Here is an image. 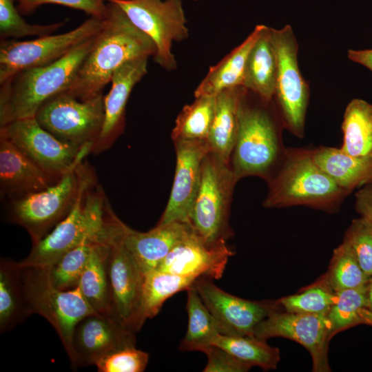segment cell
<instances>
[{"mask_svg":"<svg viewBox=\"0 0 372 372\" xmlns=\"http://www.w3.org/2000/svg\"><path fill=\"white\" fill-rule=\"evenodd\" d=\"M155 52L152 39L132 23L117 4L108 1L103 25L65 92L81 101L92 99L103 93L123 64L154 56Z\"/></svg>","mask_w":372,"mask_h":372,"instance_id":"1","label":"cell"},{"mask_svg":"<svg viewBox=\"0 0 372 372\" xmlns=\"http://www.w3.org/2000/svg\"><path fill=\"white\" fill-rule=\"evenodd\" d=\"M94 37L52 63L23 70L0 83V126L34 117L44 102L67 91L89 53Z\"/></svg>","mask_w":372,"mask_h":372,"instance_id":"2","label":"cell"},{"mask_svg":"<svg viewBox=\"0 0 372 372\" xmlns=\"http://www.w3.org/2000/svg\"><path fill=\"white\" fill-rule=\"evenodd\" d=\"M267 208L304 205L329 213L338 209L350 194L315 162L312 149H286L283 160L267 180Z\"/></svg>","mask_w":372,"mask_h":372,"instance_id":"3","label":"cell"},{"mask_svg":"<svg viewBox=\"0 0 372 372\" xmlns=\"http://www.w3.org/2000/svg\"><path fill=\"white\" fill-rule=\"evenodd\" d=\"M112 210L92 169L70 212L42 240L32 245L29 255L18 262L19 265L50 267L85 239L99 238Z\"/></svg>","mask_w":372,"mask_h":372,"instance_id":"4","label":"cell"},{"mask_svg":"<svg viewBox=\"0 0 372 372\" xmlns=\"http://www.w3.org/2000/svg\"><path fill=\"white\" fill-rule=\"evenodd\" d=\"M238 180L229 163L211 151L207 153L187 223L209 245L227 244L234 235L229 225V213Z\"/></svg>","mask_w":372,"mask_h":372,"instance_id":"5","label":"cell"},{"mask_svg":"<svg viewBox=\"0 0 372 372\" xmlns=\"http://www.w3.org/2000/svg\"><path fill=\"white\" fill-rule=\"evenodd\" d=\"M247 92L240 107L230 165L238 180L257 176L267 181L280 165L286 149L273 116L262 105L248 103Z\"/></svg>","mask_w":372,"mask_h":372,"instance_id":"6","label":"cell"},{"mask_svg":"<svg viewBox=\"0 0 372 372\" xmlns=\"http://www.w3.org/2000/svg\"><path fill=\"white\" fill-rule=\"evenodd\" d=\"M92 170L83 159L48 188L8 199L9 220L23 227L37 244L70 212Z\"/></svg>","mask_w":372,"mask_h":372,"instance_id":"7","label":"cell"},{"mask_svg":"<svg viewBox=\"0 0 372 372\" xmlns=\"http://www.w3.org/2000/svg\"><path fill=\"white\" fill-rule=\"evenodd\" d=\"M21 282L30 311L43 317L54 327L72 364V337L75 327L83 318L96 313L79 286L68 290L54 287L48 267H21Z\"/></svg>","mask_w":372,"mask_h":372,"instance_id":"8","label":"cell"},{"mask_svg":"<svg viewBox=\"0 0 372 372\" xmlns=\"http://www.w3.org/2000/svg\"><path fill=\"white\" fill-rule=\"evenodd\" d=\"M126 225L119 220L114 227L106 267L110 296V315L134 332L143 320V298L145 273L123 240Z\"/></svg>","mask_w":372,"mask_h":372,"instance_id":"9","label":"cell"},{"mask_svg":"<svg viewBox=\"0 0 372 372\" xmlns=\"http://www.w3.org/2000/svg\"><path fill=\"white\" fill-rule=\"evenodd\" d=\"M103 93L81 101L66 92L44 102L34 118L46 131L59 141L82 147L97 139L104 120Z\"/></svg>","mask_w":372,"mask_h":372,"instance_id":"10","label":"cell"},{"mask_svg":"<svg viewBox=\"0 0 372 372\" xmlns=\"http://www.w3.org/2000/svg\"><path fill=\"white\" fill-rule=\"evenodd\" d=\"M117 4L132 23L153 41L154 61L167 71L176 68L174 41L188 37L181 0H107Z\"/></svg>","mask_w":372,"mask_h":372,"instance_id":"11","label":"cell"},{"mask_svg":"<svg viewBox=\"0 0 372 372\" xmlns=\"http://www.w3.org/2000/svg\"><path fill=\"white\" fill-rule=\"evenodd\" d=\"M104 19L90 17L76 28L62 34L19 41L1 39L0 83L23 70L49 65L96 35Z\"/></svg>","mask_w":372,"mask_h":372,"instance_id":"12","label":"cell"},{"mask_svg":"<svg viewBox=\"0 0 372 372\" xmlns=\"http://www.w3.org/2000/svg\"><path fill=\"white\" fill-rule=\"evenodd\" d=\"M270 34L277 59L273 97L283 125L293 134L302 138L309 88L298 68V43L289 25L279 30L270 28Z\"/></svg>","mask_w":372,"mask_h":372,"instance_id":"13","label":"cell"},{"mask_svg":"<svg viewBox=\"0 0 372 372\" xmlns=\"http://www.w3.org/2000/svg\"><path fill=\"white\" fill-rule=\"evenodd\" d=\"M0 136L13 143L38 166L61 178L91 153L92 145L77 147L63 143L43 129L34 117L0 126Z\"/></svg>","mask_w":372,"mask_h":372,"instance_id":"14","label":"cell"},{"mask_svg":"<svg viewBox=\"0 0 372 372\" xmlns=\"http://www.w3.org/2000/svg\"><path fill=\"white\" fill-rule=\"evenodd\" d=\"M254 336L264 340L281 337L298 342L310 353L313 371H331L328 349L333 336L327 313H295L277 309L256 325Z\"/></svg>","mask_w":372,"mask_h":372,"instance_id":"15","label":"cell"},{"mask_svg":"<svg viewBox=\"0 0 372 372\" xmlns=\"http://www.w3.org/2000/svg\"><path fill=\"white\" fill-rule=\"evenodd\" d=\"M193 287L225 335L254 336L256 325L280 307L277 301H252L233 296L206 277L198 278Z\"/></svg>","mask_w":372,"mask_h":372,"instance_id":"16","label":"cell"},{"mask_svg":"<svg viewBox=\"0 0 372 372\" xmlns=\"http://www.w3.org/2000/svg\"><path fill=\"white\" fill-rule=\"evenodd\" d=\"M135 333L111 315L85 316L77 323L73 333V368L95 365L112 352L136 347Z\"/></svg>","mask_w":372,"mask_h":372,"instance_id":"17","label":"cell"},{"mask_svg":"<svg viewBox=\"0 0 372 372\" xmlns=\"http://www.w3.org/2000/svg\"><path fill=\"white\" fill-rule=\"evenodd\" d=\"M176 155L175 175L167 206L158 223H187L198 189L202 163L210 151L207 141H174Z\"/></svg>","mask_w":372,"mask_h":372,"instance_id":"18","label":"cell"},{"mask_svg":"<svg viewBox=\"0 0 372 372\" xmlns=\"http://www.w3.org/2000/svg\"><path fill=\"white\" fill-rule=\"evenodd\" d=\"M148 56L129 61L113 74L111 88L104 99V120L101 131L91 153L108 149L123 132L126 105L133 87L147 73Z\"/></svg>","mask_w":372,"mask_h":372,"instance_id":"19","label":"cell"},{"mask_svg":"<svg viewBox=\"0 0 372 372\" xmlns=\"http://www.w3.org/2000/svg\"><path fill=\"white\" fill-rule=\"evenodd\" d=\"M234 251L227 245H209L191 231L169 251L156 269L195 278H220Z\"/></svg>","mask_w":372,"mask_h":372,"instance_id":"20","label":"cell"},{"mask_svg":"<svg viewBox=\"0 0 372 372\" xmlns=\"http://www.w3.org/2000/svg\"><path fill=\"white\" fill-rule=\"evenodd\" d=\"M56 178L38 166L10 141L0 136V192L8 199L43 190Z\"/></svg>","mask_w":372,"mask_h":372,"instance_id":"21","label":"cell"},{"mask_svg":"<svg viewBox=\"0 0 372 372\" xmlns=\"http://www.w3.org/2000/svg\"><path fill=\"white\" fill-rule=\"evenodd\" d=\"M191 230L187 223L178 221L157 224L146 232L136 231L127 225L123 240L146 273L157 269L173 247Z\"/></svg>","mask_w":372,"mask_h":372,"instance_id":"22","label":"cell"},{"mask_svg":"<svg viewBox=\"0 0 372 372\" xmlns=\"http://www.w3.org/2000/svg\"><path fill=\"white\" fill-rule=\"evenodd\" d=\"M247 91L240 85L225 90L216 96L207 143L211 152L229 163L238 134L240 107Z\"/></svg>","mask_w":372,"mask_h":372,"instance_id":"23","label":"cell"},{"mask_svg":"<svg viewBox=\"0 0 372 372\" xmlns=\"http://www.w3.org/2000/svg\"><path fill=\"white\" fill-rule=\"evenodd\" d=\"M112 227L92 242L78 286L89 305L98 314L110 315V296L106 261Z\"/></svg>","mask_w":372,"mask_h":372,"instance_id":"24","label":"cell"},{"mask_svg":"<svg viewBox=\"0 0 372 372\" xmlns=\"http://www.w3.org/2000/svg\"><path fill=\"white\" fill-rule=\"evenodd\" d=\"M312 154L318 165L349 193L372 184V152L352 156L340 148L320 147L312 149Z\"/></svg>","mask_w":372,"mask_h":372,"instance_id":"25","label":"cell"},{"mask_svg":"<svg viewBox=\"0 0 372 372\" xmlns=\"http://www.w3.org/2000/svg\"><path fill=\"white\" fill-rule=\"evenodd\" d=\"M265 25H258L246 39L211 66L194 91V96H216L220 92L243 85L244 73L249 53Z\"/></svg>","mask_w":372,"mask_h":372,"instance_id":"26","label":"cell"},{"mask_svg":"<svg viewBox=\"0 0 372 372\" xmlns=\"http://www.w3.org/2000/svg\"><path fill=\"white\" fill-rule=\"evenodd\" d=\"M276 70L277 59L270 28L264 25L249 53L243 86L265 103H269L274 96Z\"/></svg>","mask_w":372,"mask_h":372,"instance_id":"27","label":"cell"},{"mask_svg":"<svg viewBox=\"0 0 372 372\" xmlns=\"http://www.w3.org/2000/svg\"><path fill=\"white\" fill-rule=\"evenodd\" d=\"M21 282L18 262L1 258L0 262V331L4 333L32 315Z\"/></svg>","mask_w":372,"mask_h":372,"instance_id":"28","label":"cell"},{"mask_svg":"<svg viewBox=\"0 0 372 372\" xmlns=\"http://www.w3.org/2000/svg\"><path fill=\"white\" fill-rule=\"evenodd\" d=\"M187 292L188 327L186 334L180 343L179 349L182 351L203 352L212 344L218 334H224V331L193 285L187 289Z\"/></svg>","mask_w":372,"mask_h":372,"instance_id":"29","label":"cell"},{"mask_svg":"<svg viewBox=\"0 0 372 372\" xmlns=\"http://www.w3.org/2000/svg\"><path fill=\"white\" fill-rule=\"evenodd\" d=\"M342 130V152L352 156L372 152V105L362 99H353L345 109Z\"/></svg>","mask_w":372,"mask_h":372,"instance_id":"30","label":"cell"},{"mask_svg":"<svg viewBox=\"0 0 372 372\" xmlns=\"http://www.w3.org/2000/svg\"><path fill=\"white\" fill-rule=\"evenodd\" d=\"M327 313L331 335L360 324L372 326V311L368 307L366 285L341 290Z\"/></svg>","mask_w":372,"mask_h":372,"instance_id":"31","label":"cell"},{"mask_svg":"<svg viewBox=\"0 0 372 372\" xmlns=\"http://www.w3.org/2000/svg\"><path fill=\"white\" fill-rule=\"evenodd\" d=\"M212 344L220 347L238 360L263 370L277 368L280 360V350L255 336L218 334Z\"/></svg>","mask_w":372,"mask_h":372,"instance_id":"32","label":"cell"},{"mask_svg":"<svg viewBox=\"0 0 372 372\" xmlns=\"http://www.w3.org/2000/svg\"><path fill=\"white\" fill-rule=\"evenodd\" d=\"M196 279L158 269L146 272L142 309L143 321L156 316L166 300L178 292L187 291Z\"/></svg>","mask_w":372,"mask_h":372,"instance_id":"33","label":"cell"},{"mask_svg":"<svg viewBox=\"0 0 372 372\" xmlns=\"http://www.w3.org/2000/svg\"><path fill=\"white\" fill-rule=\"evenodd\" d=\"M216 96L195 97L178 115L172 132L174 141H207L214 119Z\"/></svg>","mask_w":372,"mask_h":372,"instance_id":"34","label":"cell"},{"mask_svg":"<svg viewBox=\"0 0 372 372\" xmlns=\"http://www.w3.org/2000/svg\"><path fill=\"white\" fill-rule=\"evenodd\" d=\"M322 278L335 292L363 287L369 278L344 240L334 249L328 271Z\"/></svg>","mask_w":372,"mask_h":372,"instance_id":"35","label":"cell"},{"mask_svg":"<svg viewBox=\"0 0 372 372\" xmlns=\"http://www.w3.org/2000/svg\"><path fill=\"white\" fill-rule=\"evenodd\" d=\"M96 239H85L48 267L50 279L54 287L60 290H68L78 286L92 242Z\"/></svg>","mask_w":372,"mask_h":372,"instance_id":"36","label":"cell"},{"mask_svg":"<svg viewBox=\"0 0 372 372\" xmlns=\"http://www.w3.org/2000/svg\"><path fill=\"white\" fill-rule=\"evenodd\" d=\"M336 293L321 277L314 284L294 295L277 300L286 311L304 313H327L335 300Z\"/></svg>","mask_w":372,"mask_h":372,"instance_id":"37","label":"cell"},{"mask_svg":"<svg viewBox=\"0 0 372 372\" xmlns=\"http://www.w3.org/2000/svg\"><path fill=\"white\" fill-rule=\"evenodd\" d=\"M15 1L0 0V37L1 39L50 35L65 23V21L48 25L28 23L21 17V14L17 8L14 6Z\"/></svg>","mask_w":372,"mask_h":372,"instance_id":"38","label":"cell"},{"mask_svg":"<svg viewBox=\"0 0 372 372\" xmlns=\"http://www.w3.org/2000/svg\"><path fill=\"white\" fill-rule=\"evenodd\" d=\"M344 240L352 249L363 271L372 276V225L360 217L352 220Z\"/></svg>","mask_w":372,"mask_h":372,"instance_id":"39","label":"cell"},{"mask_svg":"<svg viewBox=\"0 0 372 372\" xmlns=\"http://www.w3.org/2000/svg\"><path fill=\"white\" fill-rule=\"evenodd\" d=\"M148 361L147 353L130 347L104 356L95 365L100 372H142Z\"/></svg>","mask_w":372,"mask_h":372,"instance_id":"40","label":"cell"},{"mask_svg":"<svg viewBox=\"0 0 372 372\" xmlns=\"http://www.w3.org/2000/svg\"><path fill=\"white\" fill-rule=\"evenodd\" d=\"M17 9L21 15L33 12L43 4H56L81 10L90 17L104 19L107 0H16Z\"/></svg>","mask_w":372,"mask_h":372,"instance_id":"41","label":"cell"},{"mask_svg":"<svg viewBox=\"0 0 372 372\" xmlns=\"http://www.w3.org/2000/svg\"><path fill=\"white\" fill-rule=\"evenodd\" d=\"M207 358L204 372H246L252 366L214 344L203 351Z\"/></svg>","mask_w":372,"mask_h":372,"instance_id":"42","label":"cell"},{"mask_svg":"<svg viewBox=\"0 0 372 372\" xmlns=\"http://www.w3.org/2000/svg\"><path fill=\"white\" fill-rule=\"evenodd\" d=\"M355 210L372 225V184L362 187L355 193Z\"/></svg>","mask_w":372,"mask_h":372,"instance_id":"43","label":"cell"},{"mask_svg":"<svg viewBox=\"0 0 372 372\" xmlns=\"http://www.w3.org/2000/svg\"><path fill=\"white\" fill-rule=\"evenodd\" d=\"M347 56L352 61L364 65L372 72V49L349 50Z\"/></svg>","mask_w":372,"mask_h":372,"instance_id":"44","label":"cell"},{"mask_svg":"<svg viewBox=\"0 0 372 372\" xmlns=\"http://www.w3.org/2000/svg\"><path fill=\"white\" fill-rule=\"evenodd\" d=\"M366 292L368 302V307L372 311V276L370 277L366 284Z\"/></svg>","mask_w":372,"mask_h":372,"instance_id":"45","label":"cell"},{"mask_svg":"<svg viewBox=\"0 0 372 372\" xmlns=\"http://www.w3.org/2000/svg\"><path fill=\"white\" fill-rule=\"evenodd\" d=\"M194 1H197V0H194Z\"/></svg>","mask_w":372,"mask_h":372,"instance_id":"46","label":"cell"}]
</instances>
